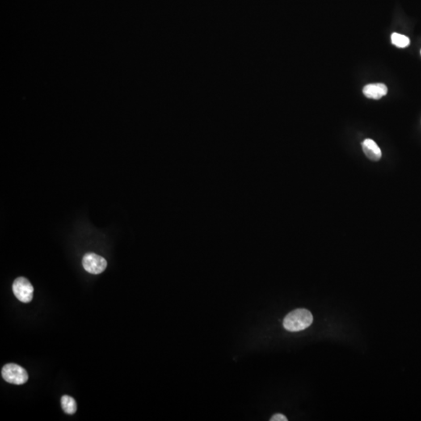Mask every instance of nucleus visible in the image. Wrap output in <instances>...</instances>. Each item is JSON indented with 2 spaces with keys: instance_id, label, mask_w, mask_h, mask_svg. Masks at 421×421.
Listing matches in <instances>:
<instances>
[{
  "instance_id": "obj_1",
  "label": "nucleus",
  "mask_w": 421,
  "mask_h": 421,
  "mask_svg": "<svg viewBox=\"0 0 421 421\" xmlns=\"http://www.w3.org/2000/svg\"><path fill=\"white\" fill-rule=\"evenodd\" d=\"M311 312L307 309H296L288 313L285 317L283 327L288 332L303 331L308 329L313 322Z\"/></svg>"
},
{
  "instance_id": "obj_2",
  "label": "nucleus",
  "mask_w": 421,
  "mask_h": 421,
  "mask_svg": "<svg viewBox=\"0 0 421 421\" xmlns=\"http://www.w3.org/2000/svg\"><path fill=\"white\" fill-rule=\"evenodd\" d=\"M2 378L6 382L21 385L28 381V374L24 368L16 364H7L2 369Z\"/></svg>"
},
{
  "instance_id": "obj_3",
  "label": "nucleus",
  "mask_w": 421,
  "mask_h": 421,
  "mask_svg": "<svg viewBox=\"0 0 421 421\" xmlns=\"http://www.w3.org/2000/svg\"><path fill=\"white\" fill-rule=\"evenodd\" d=\"M13 292L20 301L29 303L32 300L34 288L26 278L19 277L13 283Z\"/></svg>"
},
{
  "instance_id": "obj_4",
  "label": "nucleus",
  "mask_w": 421,
  "mask_h": 421,
  "mask_svg": "<svg viewBox=\"0 0 421 421\" xmlns=\"http://www.w3.org/2000/svg\"><path fill=\"white\" fill-rule=\"evenodd\" d=\"M82 265L84 268L89 273L98 275L106 270L107 262L102 256L94 253H89L84 256Z\"/></svg>"
},
{
  "instance_id": "obj_5",
  "label": "nucleus",
  "mask_w": 421,
  "mask_h": 421,
  "mask_svg": "<svg viewBox=\"0 0 421 421\" xmlns=\"http://www.w3.org/2000/svg\"><path fill=\"white\" fill-rule=\"evenodd\" d=\"M363 93L367 98L378 100L386 95L388 93V88L384 84H370L364 87Z\"/></svg>"
},
{
  "instance_id": "obj_6",
  "label": "nucleus",
  "mask_w": 421,
  "mask_h": 421,
  "mask_svg": "<svg viewBox=\"0 0 421 421\" xmlns=\"http://www.w3.org/2000/svg\"><path fill=\"white\" fill-rule=\"evenodd\" d=\"M362 148L366 157L373 162H377L381 159L382 153L378 145L375 140L371 139H365L362 143Z\"/></svg>"
},
{
  "instance_id": "obj_7",
  "label": "nucleus",
  "mask_w": 421,
  "mask_h": 421,
  "mask_svg": "<svg viewBox=\"0 0 421 421\" xmlns=\"http://www.w3.org/2000/svg\"><path fill=\"white\" fill-rule=\"evenodd\" d=\"M61 405L63 410L66 414H74L77 412V406L75 399L70 396H63L61 398Z\"/></svg>"
},
{
  "instance_id": "obj_8",
  "label": "nucleus",
  "mask_w": 421,
  "mask_h": 421,
  "mask_svg": "<svg viewBox=\"0 0 421 421\" xmlns=\"http://www.w3.org/2000/svg\"><path fill=\"white\" fill-rule=\"evenodd\" d=\"M391 40L392 43L399 48H406L410 43V39L408 37L398 33H393L391 36Z\"/></svg>"
},
{
  "instance_id": "obj_9",
  "label": "nucleus",
  "mask_w": 421,
  "mask_h": 421,
  "mask_svg": "<svg viewBox=\"0 0 421 421\" xmlns=\"http://www.w3.org/2000/svg\"><path fill=\"white\" fill-rule=\"evenodd\" d=\"M271 421H287L288 419H287V417L286 416L283 415L282 414H276L275 415L272 416L271 417V419H270Z\"/></svg>"
},
{
  "instance_id": "obj_10",
  "label": "nucleus",
  "mask_w": 421,
  "mask_h": 421,
  "mask_svg": "<svg viewBox=\"0 0 421 421\" xmlns=\"http://www.w3.org/2000/svg\"></svg>"
}]
</instances>
